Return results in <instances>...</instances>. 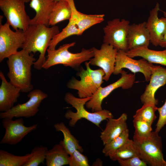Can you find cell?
I'll list each match as a JSON object with an SVG mask.
<instances>
[{
	"label": "cell",
	"instance_id": "cell-8",
	"mask_svg": "<svg viewBox=\"0 0 166 166\" xmlns=\"http://www.w3.org/2000/svg\"><path fill=\"white\" fill-rule=\"evenodd\" d=\"M130 22L124 19L114 18L109 21L103 28L104 43L118 50H128L127 36Z\"/></svg>",
	"mask_w": 166,
	"mask_h": 166
},
{
	"label": "cell",
	"instance_id": "cell-25",
	"mask_svg": "<svg viewBox=\"0 0 166 166\" xmlns=\"http://www.w3.org/2000/svg\"><path fill=\"white\" fill-rule=\"evenodd\" d=\"M72 14L71 7L67 0L56 2L50 14L49 25L54 26L60 22L69 20Z\"/></svg>",
	"mask_w": 166,
	"mask_h": 166
},
{
	"label": "cell",
	"instance_id": "cell-36",
	"mask_svg": "<svg viewBox=\"0 0 166 166\" xmlns=\"http://www.w3.org/2000/svg\"><path fill=\"white\" fill-rule=\"evenodd\" d=\"M160 11L163 13L164 16L166 18V11L161 10ZM159 45L161 47L166 49V31L164 37L160 42Z\"/></svg>",
	"mask_w": 166,
	"mask_h": 166
},
{
	"label": "cell",
	"instance_id": "cell-6",
	"mask_svg": "<svg viewBox=\"0 0 166 166\" xmlns=\"http://www.w3.org/2000/svg\"><path fill=\"white\" fill-rule=\"evenodd\" d=\"M158 132L152 131L148 136L141 137L134 134L133 140L138 156L152 166H166L163 154L161 137Z\"/></svg>",
	"mask_w": 166,
	"mask_h": 166
},
{
	"label": "cell",
	"instance_id": "cell-19",
	"mask_svg": "<svg viewBox=\"0 0 166 166\" xmlns=\"http://www.w3.org/2000/svg\"><path fill=\"white\" fill-rule=\"evenodd\" d=\"M113 118L107 119L105 127L101 133L100 137L104 145L128 128L126 122L128 117L126 113H122L117 119Z\"/></svg>",
	"mask_w": 166,
	"mask_h": 166
},
{
	"label": "cell",
	"instance_id": "cell-13",
	"mask_svg": "<svg viewBox=\"0 0 166 166\" xmlns=\"http://www.w3.org/2000/svg\"><path fill=\"white\" fill-rule=\"evenodd\" d=\"M94 56L89 61L90 65L101 68L105 75L104 80L108 81L113 73L118 50L112 45L104 43L101 49L92 48Z\"/></svg>",
	"mask_w": 166,
	"mask_h": 166
},
{
	"label": "cell",
	"instance_id": "cell-4",
	"mask_svg": "<svg viewBox=\"0 0 166 166\" xmlns=\"http://www.w3.org/2000/svg\"><path fill=\"white\" fill-rule=\"evenodd\" d=\"M85 64L86 69L81 66L77 73L80 80L73 77L66 84L68 88L77 91L78 96L80 98L91 97L104 82L105 75L101 68L91 69L89 62L85 61Z\"/></svg>",
	"mask_w": 166,
	"mask_h": 166
},
{
	"label": "cell",
	"instance_id": "cell-2",
	"mask_svg": "<svg viewBox=\"0 0 166 166\" xmlns=\"http://www.w3.org/2000/svg\"><path fill=\"white\" fill-rule=\"evenodd\" d=\"M8 58L9 72L7 75L10 82L22 93L32 90L33 86L31 82V69L36 61L33 54L22 49Z\"/></svg>",
	"mask_w": 166,
	"mask_h": 166
},
{
	"label": "cell",
	"instance_id": "cell-16",
	"mask_svg": "<svg viewBox=\"0 0 166 166\" xmlns=\"http://www.w3.org/2000/svg\"><path fill=\"white\" fill-rule=\"evenodd\" d=\"M160 10V5L157 2L155 7L150 11L146 22V26L151 38V43L157 46L162 39L166 31V18L158 17Z\"/></svg>",
	"mask_w": 166,
	"mask_h": 166
},
{
	"label": "cell",
	"instance_id": "cell-20",
	"mask_svg": "<svg viewBox=\"0 0 166 166\" xmlns=\"http://www.w3.org/2000/svg\"><path fill=\"white\" fill-rule=\"evenodd\" d=\"M30 7L35 12L30 24H42L49 27L51 13L56 3L54 0H31Z\"/></svg>",
	"mask_w": 166,
	"mask_h": 166
},
{
	"label": "cell",
	"instance_id": "cell-29",
	"mask_svg": "<svg viewBox=\"0 0 166 166\" xmlns=\"http://www.w3.org/2000/svg\"><path fill=\"white\" fill-rule=\"evenodd\" d=\"M129 139L128 128L119 136L104 145L102 152L106 156H109L123 145Z\"/></svg>",
	"mask_w": 166,
	"mask_h": 166
},
{
	"label": "cell",
	"instance_id": "cell-18",
	"mask_svg": "<svg viewBox=\"0 0 166 166\" xmlns=\"http://www.w3.org/2000/svg\"><path fill=\"white\" fill-rule=\"evenodd\" d=\"M128 50L141 46L148 47L151 43L146 22L129 25L127 36Z\"/></svg>",
	"mask_w": 166,
	"mask_h": 166
},
{
	"label": "cell",
	"instance_id": "cell-21",
	"mask_svg": "<svg viewBox=\"0 0 166 166\" xmlns=\"http://www.w3.org/2000/svg\"><path fill=\"white\" fill-rule=\"evenodd\" d=\"M72 10L71 18L77 25L81 35L85 31L93 25L104 21V14H86L78 11L75 6L74 0H67Z\"/></svg>",
	"mask_w": 166,
	"mask_h": 166
},
{
	"label": "cell",
	"instance_id": "cell-30",
	"mask_svg": "<svg viewBox=\"0 0 166 166\" xmlns=\"http://www.w3.org/2000/svg\"><path fill=\"white\" fill-rule=\"evenodd\" d=\"M157 107L156 105L151 103L143 104L140 109L136 111L133 117L140 119L152 124L156 118L155 112Z\"/></svg>",
	"mask_w": 166,
	"mask_h": 166
},
{
	"label": "cell",
	"instance_id": "cell-27",
	"mask_svg": "<svg viewBox=\"0 0 166 166\" xmlns=\"http://www.w3.org/2000/svg\"><path fill=\"white\" fill-rule=\"evenodd\" d=\"M138 156V152L133 140L129 139L122 146L109 156L113 161L123 160Z\"/></svg>",
	"mask_w": 166,
	"mask_h": 166
},
{
	"label": "cell",
	"instance_id": "cell-12",
	"mask_svg": "<svg viewBox=\"0 0 166 166\" xmlns=\"http://www.w3.org/2000/svg\"><path fill=\"white\" fill-rule=\"evenodd\" d=\"M154 65L144 58L135 60L128 57L124 51L118 50L113 74H120L123 69H129L132 72H140L143 74L145 81H149Z\"/></svg>",
	"mask_w": 166,
	"mask_h": 166
},
{
	"label": "cell",
	"instance_id": "cell-37",
	"mask_svg": "<svg viewBox=\"0 0 166 166\" xmlns=\"http://www.w3.org/2000/svg\"><path fill=\"white\" fill-rule=\"evenodd\" d=\"M25 3H27L30 2L31 0H20Z\"/></svg>",
	"mask_w": 166,
	"mask_h": 166
},
{
	"label": "cell",
	"instance_id": "cell-33",
	"mask_svg": "<svg viewBox=\"0 0 166 166\" xmlns=\"http://www.w3.org/2000/svg\"><path fill=\"white\" fill-rule=\"evenodd\" d=\"M76 150L70 156L69 165V166H89V160L87 156Z\"/></svg>",
	"mask_w": 166,
	"mask_h": 166
},
{
	"label": "cell",
	"instance_id": "cell-23",
	"mask_svg": "<svg viewBox=\"0 0 166 166\" xmlns=\"http://www.w3.org/2000/svg\"><path fill=\"white\" fill-rule=\"evenodd\" d=\"M70 155L60 142L48 150L45 158L47 166H62L69 165Z\"/></svg>",
	"mask_w": 166,
	"mask_h": 166
},
{
	"label": "cell",
	"instance_id": "cell-28",
	"mask_svg": "<svg viewBox=\"0 0 166 166\" xmlns=\"http://www.w3.org/2000/svg\"><path fill=\"white\" fill-rule=\"evenodd\" d=\"M74 35H80L77 25L70 18L66 26L52 39L48 49L51 50L55 49L59 42L70 36Z\"/></svg>",
	"mask_w": 166,
	"mask_h": 166
},
{
	"label": "cell",
	"instance_id": "cell-31",
	"mask_svg": "<svg viewBox=\"0 0 166 166\" xmlns=\"http://www.w3.org/2000/svg\"><path fill=\"white\" fill-rule=\"evenodd\" d=\"M47 148L42 146H36L32 150V156L24 166H38L44 164L48 151Z\"/></svg>",
	"mask_w": 166,
	"mask_h": 166
},
{
	"label": "cell",
	"instance_id": "cell-38",
	"mask_svg": "<svg viewBox=\"0 0 166 166\" xmlns=\"http://www.w3.org/2000/svg\"><path fill=\"white\" fill-rule=\"evenodd\" d=\"M59 0H54V1H55V2H57V1H59Z\"/></svg>",
	"mask_w": 166,
	"mask_h": 166
},
{
	"label": "cell",
	"instance_id": "cell-5",
	"mask_svg": "<svg viewBox=\"0 0 166 166\" xmlns=\"http://www.w3.org/2000/svg\"><path fill=\"white\" fill-rule=\"evenodd\" d=\"M91 97L77 98L70 93H66L64 98L65 101L67 103L71 105L76 110V112H74L70 109H68L64 115L65 118L69 120V126L74 127L79 120L84 118L100 127V124L102 121L109 118L113 117L112 113L106 109H102L92 113L86 110L84 105L91 99Z\"/></svg>",
	"mask_w": 166,
	"mask_h": 166
},
{
	"label": "cell",
	"instance_id": "cell-11",
	"mask_svg": "<svg viewBox=\"0 0 166 166\" xmlns=\"http://www.w3.org/2000/svg\"><path fill=\"white\" fill-rule=\"evenodd\" d=\"M0 25V62L17 52L22 48L25 40V33L18 29L14 31L6 23Z\"/></svg>",
	"mask_w": 166,
	"mask_h": 166
},
{
	"label": "cell",
	"instance_id": "cell-15",
	"mask_svg": "<svg viewBox=\"0 0 166 166\" xmlns=\"http://www.w3.org/2000/svg\"><path fill=\"white\" fill-rule=\"evenodd\" d=\"M166 84V68L160 66L154 65L149 80L145 90L140 97L143 104L151 103L156 105L158 100L155 97V94L160 87Z\"/></svg>",
	"mask_w": 166,
	"mask_h": 166
},
{
	"label": "cell",
	"instance_id": "cell-26",
	"mask_svg": "<svg viewBox=\"0 0 166 166\" xmlns=\"http://www.w3.org/2000/svg\"><path fill=\"white\" fill-rule=\"evenodd\" d=\"M31 156V153L22 156L15 155L1 149L0 166H24Z\"/></svg>",
	"mask_w": 166,
	"mask_h": 166
},
{
	"label": "cell",
	"instance_id": "cell-7",
	"mask_svg": "<svg viewBox=\"0 0 166 166\" xmlns=\"http://www.w3.org/2000/svg\"><path fill=\"white\" fill-rule=\"evenodd\" d=\"M25 2L20 0H0V8L6 19V23L15 30L26 31L30 19L25 9Z\"/></svg>",
	"mask_w": 166,
	"mask_h": 166
},
{
	"label": "cell",
	"instance_id": "cell-10",
	"mask_svg": "<svg viewBox=\"0 0 166 166\" xmlns=\"http://www.w3.org/2000/svg\"><path fill=\"white\" fill-rule=\"evenodd\" d=\"M48 95L41 90L37 89L29 92V100L26 102L18 104L7 111L1 112L0 118L12 119L14 117H24L27 118L34 116L39 111V108L43 100Z\"/></svg>",
	"mask_w": 166,
	"mask_h": 166
},
{
	"label": "cell",
	"instance_id": "cell-35",
	"mask_svg": "<svg viewBox=\"0 0 166 166\" xmlns=\"http://www.w3.org/2000/svg\"><path fill=\"white\" fill-rule=\"evenodd\" d=\"M159 117L156 125L155 131L159 132L166 125V99L164 104L161 107L157 108Z\"/></svg>",
	"mask_w": 166,
	"mask_h": 166
},
{
	"label": "cell",
	"instance_id": "cell-9",
	"mask_svg": "<svg viewBox=\"0 0 166 166\" xmlns=\"http://www.w3.org/2000/svg\"><path fill=\"white\" fill-rule=\"evenodd\" d=\"M121 77L115 82L105 87L101 86L92 96L91 99L86 104V107L91 109L93 112H97L102 109L101 105L104 99L115 89L121 88L127 89L131 88L135 81V74L128 73L123 69L121 72Z\"/></svg>",
	"mask_w": 166,
	"mask_h": 166
},
{
	"label": "cell",
	"instance_id": "cell-22",
	"mask_svg": "<svg viewBox=\"0 0 166 166\" xmlns=\"http://www.w3.org/2000/svg\"><path fill=\"white\" fill-rule=\"evenodd\" d=\"M126 52L130 57H140L152 64L166 66V49L157 51L151 49L147 46H141L129 50Z\"/></svg>",
	"mask_w": 166,
	"mask_h": 166
},
{
	"label": "cell",
	"instance_id": "cell-17",
	"mask_svg": "<svg viewBox=\"0 0 166 166\" xmlns=\"http://www.w3.org/2000/svg\"><path fill=\"white\" fill-rule=\"evenodd\" d=\"M1 83L0 86V111H7L14 106L20 95L21 89L8 82L2 71H0Z\"/></svg>",
	"mask_w": 166,
	"mask_h": 166
},
{
	"label": "cell",
	"instance_id": "cell-24",
	"mask_svg": "<svg viewBox=\"0 0 166 166\" xmlns=\"http://www.w3.org/2000/svg\"><path fill=\"white\" fill-rule=\"evenodd\" d=\"M54 127L56 131H60L62 133L64 138L60 142L70 156L76 150L82 152H83V149L79 144L78 141L72 134L63 122L55 124Z\"/></svg>",
	"mask_w": 166,
	"mask_h": 166
},
{
	"label": "cell",
	"instance_id": "cell-3",
	"mask_svg": "<svg viewBox=\"0 0 166 166\" xmlns=\"http://www.w3.org/2000/svg\"><path fill=\"white\" fill-rule=\"evenodd\" d=\"M73 42L60 46L57 49L53 50L48 49L47 58L42 65V68L48 69L54 65L62 64L77 70H79L81 64L89 60L94 56L91 48H82L81 52L73 53L69 51V49L74 45Z\"/></svg>",
	"mask_w": 166,
	"mask_h": 166
},
{
	"label": "cell",
	"instance_id": "cell-1",
	"mask_svg": "<svg viewBox=\"0 0 166 166\" xmlns=\"http://www.w3.org/2000/svg\"><path fill=\"white\" fill-rule=\"evenodd\" d=\"M25 33V40L22 48L30 53H40L34 64V68L40 70L45 61V53L54 37L60 33L56 25L51 27L42 24H30Z\"/></svg>",
	"mask_w": 166,
	"mask_h": 166
},
{
	"label": "cell",
	"instance_id": "cell-32",
	"mask_svg": "<svg viewBox=\"0 0 166 166\" xmlns=\"http://www.w3.org/2000/svg\"><path fill=\"white\" fill-rule=\"evenodd\" d=\"M133 118L132 121L135 128L134 134L144 137L149 135L152 131V124L140 119Z\"/></svg>",
	"mask_w": 166,
	"mask_h": 166
},
{
	"label": "cell",
	"instance_id": "cell-14",
	"mask_svg": "<svg viewBox=\"0 0 166 166\" xmlns=\"http://www.w3.org/2000/svg\"><path fill=\"white\" fill-rule=\"evenodd\" d=\"M2 126L5 129V134L0 144L15 145L19 143L27 135L35 130L37 127L36 124L26 127L22 118L14 120L4 118L2 121Z\"/></svg>",
	"mask_w": 166,
	"mask_h": 166
},
{
	"label": "cell",
	"instance_id": "cell-34",
	"mask_svg": "<svg viewBox=\"0 0 166 166\" xmlns=\"http://www.w3.org/2000/svg\"><path fill=\"white\" fill-rule=\"evenodd\" d=\"M117 161L121 166H147L148 164L138 156L126 159L120 160Z\"/></svg>",
	"mask_w": 166,
	"mask_h": 166
}]
</instances>
